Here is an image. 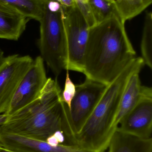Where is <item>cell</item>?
I'll return each mask as SVG.
<instances>
[{
	"mask_svg": "<svg viewBox=\"0 0 152 152\" xmlns=\"http://www.w3.org/2000/svg\"><path fill=\"white\" fill-rule=\"evenodd\" d=\"M125 23L114 15L89 28L83 74L108 86L135 58Z\"/></svg>",
	"mask_w": 152,
	"mask_h": 152,
	"instance_id": "1",
	"label": "cell"
},
{
	"mask_svg": "<svg viewBox=\"0 0 152 152\" xmlns=\"http://www.w3.org/2000/svg\"><path fill=\"white\" fill-rule=\"evenodd\" d=\"M62 93L57 80L48 78L35 100L7 116L0 126V134H14L46 141L56 131H62Z\"/></svg>",
	"mask_w": 152,
	"mask_h": 152,
	"instance_id": "2",
	"label": "cell"
},
{
	"mask_svg": "<svg viewBox=\"0 0 152 152\" xmlns=\"http://www.w3.org/2000/svg\"><path fill=\"white\" fill-rule=\"evenodd\" d=\"M141 57L135 58L107 86L90 117L75 137V145L91 152H104L115 132L113 123L123 91L129 77L144 65Z\"/></svg>",
	"mask_w": 152,
	"mask_h": 152,
	"instance_id": "3",
	"label": "cell"
},
{
	"mask_svg": "<svg viewBox=\"0 0 152 152\" xmlns=\"http://www.w3.org/2000/svg\"><path fill=\"white\" fill-rule=\"evenodd\" d=\"M40 23L37 45L44 63L58 77L66 70L67 42L63 7L56 0H46Z\"/></svg>",
	"mask_w": 152,
	"mask_h": 152,
	"instance_id": "4",
	"label": "cell"
},
{
	"mask_svg": "<svg viewBox=\"0 0 152 152\" xmlns=\"http://www.w3.org/2000/svg\"><path fill=\"white\" fill-rule=\"evenodd\" d=\"M107 86L86 78L82 84L76 86L69 109L63 102L62 131L69 145H75L76 134L93 111Z\"/></svg>",
	"mask_w": 152,
	"mask_h": 152,
	"instance_id": "5",
	"label": "cell"
},
{
	"mask_svg": "<svg viewBox=\"0 0 152 152\" xmlns=\"http://www.w3.org/2000/svg\"><path fill=\"white\" fill-rule=\"evenodd\" d=\"M63 10L67 42L66 70L83 73L90 27L76 4L69 8L63 7Z\"/></svg>",
	"mask_w": 152,
	"mask_h": 152,
	"instance_id": "6",
	"label": "cell"
},
{
	"mask_svg": "<svg viewBox=\"0 0 152 152\" xmlns=\"http://www.w3.org/2000/svg\"><path fill=\"white\" fill-rule=\"evenodd\" d=\"M34 59L29 55L14 54L0 63V114L6 112L12 97Z\"/></svg>",
	"mask_w": 152,
	"mask_h": 152,
	"instance_id": "7",
	"label": "cell"
},
{
	"mask_svg": "<svg viewBox=\"0 0 152 152\" xmlns=\"http://www.w3.org/2000/svg\"><path fill=\"white\" fill-rule=\"evenodd\" d=\"M44 63L40 56L34 59L20 83L8 110L4 114L6 116L12 115L39 96L48 78Z\"/></svg>",
	"mask_w": 152,
	"mask_h": 152,
	"instance_id": "8",
	"label": "cell"
},
{
	"mask_svg": "<svg viewBox=\"0 0 152 152\" xmlns=\"http://www.w3.org/2000/svg\"><path fill=\"white\" fill-rule=\"evenodd\" d=\"M117 129L145 139L152 138V89L142 86L139 101L120 122Z\"/></svg>",
	"mask_w": 152,
	"mask_h": 152,
	"instance_id": "9",
	"label": "cell"
},
{
	"mask_svg": "<svg viewBox=\"0 0 152 152\" xmlns=\"http://www.w3.org/2000/svg\"><path fill=\"white\" fill-rule=\"evenodd\" d=\"M0 142L16 152H91L76 145L59 144L54 147L44 140L14 134H0Z\"/></svg>",
	"mask_w": 152,
	"mask_h": 152,
	"instance_id": "10",
	"label": "cell"
},
{
	"mask_svg": "<svg viewBox=\"0 0 152 152\" xmlns=\"http://www.w3.org/2000/svg\"><path fill=\"white\" fill-rule=\"evenodd\" d=\"M29 20L17 9L0 2V39L18 40Z\"/></svg>",
	"mask_w": 152,
	"mask_h": 152,
	"instance_id": "11",
	"label": "cell"
},
{
	"mask_svg": "<svg viewBox=\"0 0 152 152\" xmlns=\"http://www.w3.org/2000/svg\"><path fill=\"white\" fill-rule=\"evenodd\" d=\"M108 148L109 152H152V138H141L117 128Z\"/></svg>",
	"mask_w": 152,
	"mask_h": 152,
	"instance_id": "12",
	"label": "cell"
},
{
	"mask_svg": "<svg viewBox=\"0 0 152 152\" xmlns=\"http://www.w3.org/2000/svg\"><path fill=\"white\" fill-rule=\"evenodd\" d=\"M140 72L138 71L134 73L126 85L113 123L114 130H116L122 119L135 106L141 97L142 86L139 77Z\"/></svg>",
	"mask_w": 152,
	"mask_h": 152,
	"instance_id": "13",
	"label": "cell"
},
{
	"mask_svg": "<svg viewBox=\"0 0 152 152\" xmlns=\"http://www.w3.org/2000/svg\"><path fill=\"white\" fill-rule=\"evenodd\" d=\"M46 0H0L12 6L28 18L38 20L41 18Z\"/></svg>",
	"mask_w": 152,
	"mask_h": 152,
	"instance_id": "14",
	"label": "cell"
},
{
	"mask_svg": "<svg viewBox=\"0 0 152 152\" xmlns=\"http://www.w3.org/2000/svg\"><path fill=\"white\" fill-rule=\"evenodd\" d=\"M152 2V0H118L116 6L120 19L126 23L142 13Z\"/></svg>",
	"mask_w": 152,
	"mask_h": 152,
	"instance_id": "15",
	"label": "cell"
},
{
	"mask_svg": "<svg viewBox=\"0 0 152 152\" xmlns=\"http://www.w3.org/2000/svg\"><path fill=\"white\" fill-rule=\"evenodd\" d=\"M142 58L144 64L152 69V13L146 12L141 44Z\"/></svg>",
	"mask_w": 152,
	"mask_h": 152,
	"instance_id": "16",
	"label": "cell"
},
{
	"mask_svg": "<svg viewBox=\"0 0 152 152\" xmlns=\"http://www.w3.org/2000/svg\"><path fill=\"white\" fill-rule=\"evenodd\" d=\"M96 24L109 18L113 15H119L115 1L88 0Z\"/></svg>",
	"mask_w": 152,
	"mask_h": 152,
	"instance_id": "17",
	"label": "cell"
},
{
	"mask_svg": "<svg viewBox=\"0 0 152 152\" xmlns=\"http://www.w3.org/2000/svg\"><path fill=\"white\" fill-rule=\"evenodd\" d=\"M67 71L64 89L62 93V97L63 102L69 109L71 101L76 94V86L70 77L68 70Z\"/></svg>",
	"mask_w": 152,
	"mask_h": 152,
	"instance_id": "18",
	"label": "cell"
},
{
	"mask_svg": "<svg viewBox=\"0 0 152 152\" xmlns=\"http://www.w3.org/2000/svg\"><path fill=\"white\" fill-rule=\"evenodd\" d=\"M46 142H47L48 144L51 145V146H54V147H55V146H57V145L60 144L59 143L58 139L54 136L53 134L51 135L48 137L46 138Z\"/></svg>",
	"mask_w": 152,
	"mask_h": 152,
	"instance_id": "19",
	"label": "cell"
},
{
	"mask_svg": "<svg viewBox=\"0 0 152 152\" xmlns=\"http://www.w3.org/2000/svg\"><path fill=\"white\" fill-rule=\"evenodd\" d=\"M53 134L59 141V143L62 144L64 142L65 140V137L63 132L61 130H58L54 133Z\"/></svg>",
	"mask_w": 152,
	"mask_h": 152,
	"instance_id": "20",
	"label": "cell"
},
{
	"mask_svg": "<svg viewBox=\"0 0 152 152\" xmlns=\"http://www.w3.org/2000/svg\"><path fill=\"white\" fill-rule=\"evenodd\" d=\"M59 3L65 8H69L76 5L74 0H60Z\"/></svg>",
	"mask_w": 152,
	"mask_h": 152,
	"instance_id": "21",
	"label": "cell"
},
{
	"mask_svg": "<svg viewBox=\"0 0 152 152\" xmlns=\"http://www.w3.org/2000/svg\"><path fill=\"white\" fill-rule=\"evenodd\" d=\"M0 152H16L9 150L8 148L5 147L4 145L2 144L0 142Z\"/></svg>",
	"mask_w": 152,
	"mask_h": 152,
	"instance_id": "22",
	"label": "cell"
},
{
	"mask_svg": "<svg viewBox=\"0 0 152 152\" xmlns=\"http://www.w3.org/2000/svg\"><path fill=\"white\" fill-rule=\"evenodd\" d=\"M4 57H4V52L0 48V63H1L3 59L4 58Z\"/></svg>",
	"mask_w": 152,
	"mask_h": 152,
	"instance_id": "23",
	"label": "cell"
},
{
	"mask_svg": "<svg viewBox=\"0 0 152 152\" xmlns=\"http://www.w3.org/2000/svg\"><path fill=\"white\" fill-rule=\"evenodd\" d=\"M75 2H88V0H74Z\"/></svg>",
	"mask_w": 152,
	"mask_h": 152,
	"instance_id": "24",
	"label": "cell"
},
{
	"mask_svg": "<svg viewBox=\"0 0 152 152\" xmlns=\"http://www.w3.org/2000/svg\"><path fill=\"white\" fill-rule=\"evenodd\" d=\"M3 123V119L1 116L0 115V126Z\"/></svg>",
	"mask_w": 152,
	"mask_h": 152,
	"instance_id": "25",
	"label": "cell"
},
{
	"mask_svg": "<svg viewBox=\"0 0 152 152\" xmlns=\"http://www.w3.org/2000/svg\"><path fill=\"white\" fill-rule=\"evenodd\" d=\"M109 1H115V0H109Z\"/></svg>",
	"mask_w": 152,
	"mask_h": 152,
	"instance_id": "26",
	"label": "cell"
},
{
	"mask_svg": "<svg viewBox=\"0 0 152 152\" xmlns=\"http://www.w3.org/2000/svg\"><path fill=\"white\" fill-rule=\"evenodd\" d=\"M118 1V0H115V1Z\"/></svg>",
	"mask_w": 152,
	"mask_h": 152,
	"instance_id": "27",
	"label": "cell"
},
{
	"mask_svg": "<svg viewBox=\"0 0 152 152\" xmlns=\"http://www.w3.org/2000/svg\"><path fill=\"white\" fill-rule=\"evenodd\" d=\"M105 152V151H104V152Z\"/></svg>",
	"mask_w": 152,
	"mask_h": 152,
	"instance_id": "28",
	"label": "cell"
}]
</instances>
